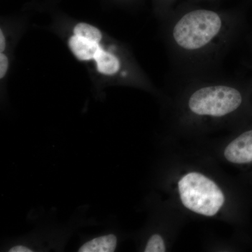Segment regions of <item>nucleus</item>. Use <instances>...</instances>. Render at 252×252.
Instances as JSON below:
<instances>
[{"instance_id": "nucleus-1", "label": "nucleus", "mask_w": 252, "mask_h": 252, "mask_svg": "<svg viewBox=\"0 0 252 252\" xmlns=\"http://www.w3.org/2000/svg\"><path fill=\"white\" fill-rule=\"evenodd\" d=\"M240 26L234 15L211 9H189L169 16L164 32L174 81L220 74Z\"/></svg>"}, {"instance_id": "nucleus-2", "label": "nucleus", "mask_w": 252, "mask_h": 252, "mask_svg": "<svg viewBox=\"0 0 252 252\" xmlns=\"http://www.w3.org/2000/svg\"><path fill=\"white\" fill-rule=\"evenodd\" d=\"M174 81L183 84L187 110L193 117L223 119L243 104V92L237 81L221 74Z\"/></svg>"}, {"instance_id": "nucleus-3", "label": "nucleus", "mask_w": 252, "mask_h": 252, "mask_svg": "<svg viewBox=\"0 0 252 252\" xmlns=\"http://www.w3.org/2000/svg\"><path fill=\"white\" fill-rule=\"evenodd\" d=\"M178 189L184 206L204 216L216 215L224 203V195L220 187L198 172L184 176L179 182Z\"/></svg>"}, {"instance_id": "nucleus-4", "label": "nucleus", "mask_w": 252, "mask_h": 252, "mask_svg": "<svg viewBox=\"0 0 252 252\" xmlns=\"http://www.w3.org/2000/svg\"><path fill=\"white\" fill-rule=\"evenodd\" d=\"M73 227L67 228L54 226L38 228L29 234L4 244L1 251L9 252H45L51 250L60 251L70 238L74 230Z\"/></svg>"}, {"instance_id": "nucleus-5", "label": "nucleus", "mask_w": 252, "mask_h": 252, "mask_svg": "<svg viewBox=\"0 0 252 252\" xmlns=\"http://www.w3.org/2000/svg\"><path fill=\"white\" fill-rule=\"evenodd\" d=\"M119 238L110 229L83 238L77 248L79 252H114L117 250Z\"/></svg>"}, {"instance_id": "nucleus-6", "label": "nucleus", "mask_w": 252, "mask_h": 252, "mask_svg": "<svg viewBox=\"0 0 252 252\" xmlns=\"http://www.w3.org/2000/svg\"><path fill=\"white\" fill-rule=\"evenodd\" d=\"M226 160L235 164L252 162V130L246 131L232 141L224 151Z\"/></svg>"}, {"instance_id": "nucleus-7", "label": "nucleus", "mask_w": 252, "mask_h": 252, "mask_svg": "<svg viewBox=\"0 0 252 252\" xmlns=\"http://www.w3.org/2000/svg\"><path fill=\"white\" fill-rule=\"evenodd\" d=\"M69 46L73 54L81 61L94 59L96 54L101 49L98 43L94 42L76 35L69 39Z\"/></svg>"}, {"instance_id": "nucleus-8", "label": "nucleus", "mask_w": 252, "mask_h": 252, "mask_svg": "<svg viewBox=\"0 0 252 252\" xmlns=\"http://www.w3.org/2000/svg\"><path fill=\"white\" fill-rule=\"evenodd\" d=\"M94 59L97 63V70L106 75H114L120 70L122 64L115 56L99 49Z\"/></svg>"}, {"instance_id": "nucleus-9", "label": "nucleus", "mask_w": 252, "mask_h": 252, "mask_svg": "<svg viewBox=\"0 0 252 252\" xmlns=\"http://www.w3.org/2000/svg\"><path fill=\"white\" fill-rule=\"evenodd\" d=\"M74 35L80 36L88 40L99 43L102 39V34L97 28L86 23H79L74 28Z\"/></svg>"}, {"instance_id": "nucleus-10", "label": "nucleus", "mask_w": 252, "mask_h": 252, "mask_svg": "<svg viewBox=\"0 0 252 252\" xmlns=\"http://www.w3.org/2000/svg\"><path fill=\"white\" fill-rule=\"evenodd\" d=\"M166 251L165 242L159 234L151 235L144 249V252H165Z\"/></svg>"}, {"instance_id": "nucleus-11", "label": "nucleus", "mask_w": 252, "mask_h": 252, "mask_svg": "<svg viewBox=\"0 0 252 252\" xmlns=\"http://www.w3.org/2000/svg\"><path fill=\"white\" fill-rule=\"evenodd\" d=\"M8 59L6 56L2 53L0 54V78L2 79L6 74L8 69Z\"/></svg>"}, {"instance_id": "nucleus-12", "label": "nucleus", "mask_w": 252, "mask_h": 252, "mask_svg": "<svg viewBox=\"0 0 252 252\" xmlns=\"http://www.w3.org/2000/svg\"><path fill=\"white\" fill-rule=\"evenodd\" d=\"M5 47H6V41L4 34H3L2 31H0V51L2 53L4 51Z\"/></svg>"}]
</instances>
